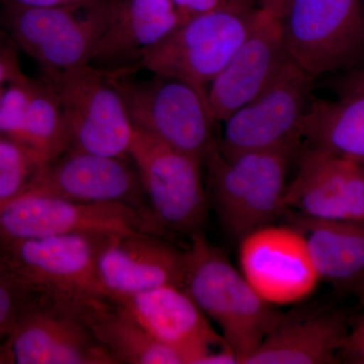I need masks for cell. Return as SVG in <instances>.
Wrapping results in <instances>:
<instances>
[{
  "label": "cell",
  "instance_id": "obj_16",
  "mask_svg": "<svg viewBox=\"0 0 364 364\" xmlns=\"http://www.w3.org/2000/svg\"><path fill=\"white\" fill-rule=\"evenodd\" d=\"M289 60L282 21L258 7L245 40L208 87V105L215 121L223 123L257 97Z\"/></svg>",
  "mask_w": 364,
  "mask_h": 364
},
{
  "label": "cell",
  "instance_id": "obj_3",
  "mask_svg": "<svg viewBox=\"0 0 364 364\" xmlns=\"http://www.w3.org/2000/svg\"><path fill=\"white\" fill-rule=\"evenodd\" d=\"M109 75L136 130L203 161L217 147L218 123L208 100L193 86L154 73L138 78L136 70Z\"/></svg>",
  "mask_w": 364,
  "mask_h": 364
},
{
  "label": "cell",
  "instance_id": "obj_4",
  "mask_svg": "<svg viewBox=\"0 0 364 364\" xmlns=\"http://www.w3.org/2000/svg\"><path fill=\"white\" fill-rule=\"evenodd\" d=\"M64 235L0 245V261L37 296L79 306L109 299L97 269L100 239Z\"/></svg>",
  "mask_w": 364,
  "mask_h": 364
},
{
  "label": "cell",
  "instance_id": "obj_22",
  "mask_svg": "<svg viewBox=\"0 0 364 364\" xmlns=\"http://www.w3.org/2000/svg\"><path fill=\"white\" fill-rule=\"evenodd\" d=\"M72 306L117 364H184L177 352L154 338L112 299Z\"/></svg>",
  "mask_w": 364,
  "mask_h": 364
},
{
  "label": "cell",
  "instance_id": "obj_23",
  "mask_svg": "<svg viewBox=\"0 0 364 364\" xmlns=\"http://www.w3.org/2000/svg\"><path fill=\"white\" fill-rule=\"evenodd\" d=\"M306 145L364 162V91L313 97L299 126Z\"/></svg>",
  "mask_w": 364,
  "mask_h": 364
},
{
  "label": "cell",
  "instance_id": "obj_8",
  "mask_svg": "<svg viewBox=\"0 0 364 364\" xmlns=\"http://www.w3.org/2000/svg\"><path fill=\"white\" fill-rule=\"evenodd\" d=\"M129 158L140 177L158 233L200 231L208 212L203 160L136 129Z\"/></svg>",
  "mask_w": 364,
  "mask_h": 364
},
{
  "label": "cell",
  "instance_id": "obj_17",
  "mask_svg": "<svg viewBox=\"0 0 364 364\" xmlns=\"http://www.w3.org/2000/svg\"><path fill=\"white\" fill-rule=\"evenodd\" d=\"M147 231L109 235L100 239L98 279L111 299L155 287L182 286L186 253Z\"/></svg>",
  "mask_w": 364,
  "mask_h": 364
},
{
  "label": "cell",
  "instance_id": "obj_35",
  "mask_svg": "<svg viewBox=\"0 0 364 364\" xmlns=\"http://www.w3.org/2000/svg\"><path fill=\"white\" fill-rule=\"evenodd\" d=\"M363 279V291H364V275H363V279Z\"/></svg>",
  "mask_w": 364,
  "mask_h": 364
},
{
  "label": "cell",
  "instance_id": "obj_6",
  "mask_svg": "<svg viewBox=\"0 0 364 364\" xmlns=\"http://www.w3.org/2000/svg\"><path fill=\"white\" fill-rule=\"evenodd\" d=\"M280 21L289 56L315 80L364 62V0H293Z\"/></svg>",
  "mask_w": 364,
  "mask_h": 364
},
{
  "label": "cell",
  "instance_id": "obj_32",
  "mask_svg": "<svg viewBox=\"0 0 364 364\" xmlns=\"http://www.w3.org/2000/svg\"><path fill=\"white\" fill-rule=\"evenodd\" d=\"M338 86L340 95L364 91V62L355 68L344 72L343 78L340 80Z\"/></svg>",
  "mask_w": 364,
  "mask_h": 364
},
{
  "label": "cell",
  "instance_id": "obj_28",
  "mask_svg": "<svg viewBox=\"0 0 364 364\" xmlns=\"http://www.w3.org/2000/svg\"><path fill=\"white\" fill-rule=\"evenodd\" d=\"M184 21L225 9L254 6V0H172Z\"/></svg>",
  "mask_w": 364,
  "mask_h": 364
},
{
  "label": "cell",
  "instance_id": "obj_15",
  "mask_svg": "<svg viewBox=\"0 0 364 364\" xmlns=\"http://www.w3.org/2000/svg\"><path fill=\"white\" fill-rule=\"evenodd\" d=\"M284 193L286 212L332 220H364L360 163L306 145Z\"/></svg>",
  "mask_w": 364,
  "mask_h": 364
},
{
  "label": "cell",
  "instance_id": "obj_18",
  "mask_svg": "<svg viewBox=\"0 0 364 364\" xmlns=\"http://www.w3.org/2000/svg\"><path fill=\"white\" fill-rule=\"evenodd\" d=\"M112 301L158 341L177 352L184 364H198L215 348L228 346L181 287L167 284Z\"/></svg>",
  "mask_w": 364,
  "mask_h": 364
},
{
  "label": "cell",
  "instance_id": "obj_31",
  "mask_svg": "<svg viewBox=\"0 0 364 364\" xmlns=\"http://www.w3.org/2000/svg\"><path fill=\"white\" fill-rule=\"evenodd\" d=\"M21 72L18 58L13 50H0V85H6Z\"/></svg>",
  "mask_w": 364,
  "mask_h": 364
},
{
  "label": "cell",
  "instance_id": "obj_19",
  "mask_svg": "<svg viewBox=\"0 0 364 364\" xmlns=\"http://www.w3.org/2000/svg\"><path fill=\"white\" fill-rule=\"evenodd\" d=\"M183 21L172 0H111L90 64L109 73L138 70L144 56Z\"/></svg>",
  "mask_w": 364,
  "mask_h": 364
},
{
  "label": "cell",
  "instance_id": "obj_12",
  "mask_svg": "<svg viewBox=\"0 0 364 364\" xmlns=\"http://www.w3.org/2000/svg\"><path fill=\"white\" fill-rule=\"evenodd\" d=\"M0 363L117 364L73 306L36 296L0 346Z\"/></svg>",
  "mask_w": 364,
  "mask_h": 364
},
{
  "label": "cell",
  "instance_id": "obj_11",
  "mask_svg": "<svg viewBox=\"0 0 364 364\" xmlns=\"http://www.w3.org/2000/svg\"><path fill=\"white\" fill-rule=\"evenodd\" d=\"M138 231L156 234L139 210L124 203L72 202L26 191L0 205V245L64 235Z\"/></svg>",
  "mask_w": 364,
  "mask_h": 364
},
{
  "label": "cell",
  "instance_id": "obj_24",
  "mask_svg": "<svg viewBox=\"0 0 364 364\" xmlns=\"http://www.w3.org/2000/svg\"><path fill=\"white\" fill-rule=\"evenodd\" d=\"M16 142L33 150L46 164L69 149V136L61 105L44 78L36 80Z\"/></svg>",
  "mask_w": 364,
  "mask_h": 364
},
{
  "label": "cell",
  "instance_id": "obj_27",
  "mask_svg": "<svg viewBox=\"0 0 364 364\" xmlns=\"http://www.w3.org/2000/svg\"><path fill=\"white\" fill-rule=\"evenodd\" d=\"M36 296L0 261V346Z\"/></svg>",
  "mask_w": 364,
  "mask_h": 364
},
{
  "label": "cell",
  "instance_id": "obj_29",
  "mask_svg": "<svg viewBox=\"0 0 364 364\" xmlns=\"http://www.w3.org/2000/svg\"><path fill=\"white\" fill-rule=\"evenodd\" d=\"M340 361L364 364V318L349 330L340 351Z\"/></svg>",
  "mask_w": 364,
  "mask_h": 364
},
{
  "label": "cell",
  "instance_id": "obj_1",
  "mask_svg": "<svg viewBox=\"0 0 364 364\" xmlns=\"http://www.w3.org/2000/svg\"><path fill=\"white\" fill-rule=\"evenodd\" d=\"M182 289L213 322L219 326L239 363L253 353L282 317L254 291L241 270L205 238L189 235Z\"/></svg>",
  "mask_w": 364,
  "mask_h": 364
},
{
  "label": "cell",
  "instance_id": "obj_33",
  "mask_svg": "<svg viewBox=\"0 0 364 364\" xmlns=\"http://www.w3.org/2000/svg\"><path fill=\"white\" fill-rule=\"evenodd\" d=\"M293 0H258L259 9L282 20Z\"/></svg>",
  "mask_w": 364,
  "mask_h": 364
},
{
  "label": "cell",
  "instance_id": "obj_7",
  "mask_svg": "<svg viewBox=\"0 0 364 364\" xmlns=\"http://www.w3.org/2000/svg\"><path fill=\"white\" fill-rule=\"evenodd\" d=\"M43 78L58 97L69 149L129 158L135 128L109 72L88 64Z\"/></svg>",
  "mask_w": 364,
  "mask_h": 364
},
{
  "label": "cell",
  "instance_id": "obj_10",
  "mask_svg": "<svg viewBox=\"0 0 364 364\" xmlns=\"http://www.w3.org/2000/svg\"><path fill=\"white\" fill-rule=\"evenodd\" d=\"M314 81L289 60L262 92L223 122L219 152L231 158L253 151L301 146L299 126L313 98Z\"/></svg>",
  "mask_w": 364,
  "mask_h": 364
},
{
  "label": "cell",
  "instance_id": "obj_25",
  "mask_svg": "<svg viewBox=\"0 0 364 364\" xmlns=\"http://www.w3.org/2000/svg\"><path fill=\"white\" fill-rule=\"evenodd\" d=\"M46 165L23 144L0 136V205L25 193Z\"/></svg>",
  "mask_w": 364,
  "mask_h": 364
},
{
  "label": "cell",
  "instance_id": "obj_21",
  "mask_svg": "<svg viewBox=\"0 0 364 364\" xmlns=\"http://www.w3.org/2000/svg\"><path fill=\"white\" fill-rule=\"evenodd\" d=\"M287 221L305 237L320 279L350 284L364 275V220L317 219L293 212Z\"/></svg>",
  "mask_w": 364,
  "mask_h": 364
},
{
  "label": "cell",
  "instance_id": "obj_30",
  "mask_svg": "<svg viewBox=\"0 0 364 364\" xmlns=\"http://www.w3.org/2000/svg\"><path fill=\"white\" fill-rule=\"evenodd\" d=\"M97 0H0L2 9H37L85 6Z\"/></svg>",
  "mask_w": 364,
  "mask_h": 364
},
{
  "label": "cell",
  "instance_id": "obj_14",
  "mask_svg": "<svg viewBox=\"0 0 364 364\" xmlns=\"http://www.w3.org/2000/svg\"><path fill=\"white\" fill-rule=\"evenodd\" d=\"M26 191L72 202L124 203L139 210L158 233L140 177L127 158L68 149L46 165Z\"/></svg>",
  "mask_w": 364,
  "mask_h": 364
},
{
  "label": "cell",
  "instance_id": "obj_34",
  "mask_svg": "<svg viewBox=\"0 0 364 364\" xmlns=\"http://www.w3.org/2000/svg\"><path fill=\"white\" fill-rule=\"evenodd\" d=\"M360 165H361V168H363V174H364V162L360 163Z\"/></svg>",
  "mask_w": 364,
  "mask_h": 364
},
{
  "label": "cell",
  "instance_id": "obj_5",
  "mask_svg": "<svg viewBox=\"0 0 364 364\" xmlns=\"http://www.w3.org/2000/svg\"><path fill=\"white\" fill-rule=\"evenodd\" d=\"M257 11L238 7L193 16L150 50L139 69L184 81L208 102L210 83L245 40Z\"/></svg>",
  "mask_w": 364,
  "mask_h": 364
},
{
  "label": "cell",
  "instance_id": "obj_13",
  "mask_svg": "<svg viewBox=\"0 0 364 364\" xmlns=\"http://www.w3.org/2000/svg\"><path fill=\"white\" fill-rule=\"evenodd\" d=\"M239 263L254 291L272 306L303 301L321 280L305 237L293 225H268L244 237Z\"/></svg>",
  "mask_w": 364,
  "mask_h": 364
},
{
  "label": "cell",
  "instance_id": "obj_2",
  "mask_svg": "<svg viewBox=\"0 0 364 364\" xmlns=\"http://www.w3.org/2000/svg\"><path fill=\"white\" fill-rule=\"evenodd\" d=\"M301 147L253 151L231 158L215 147L205 158L215 213L230 236L240 241L284 217L289 164Z\"/></svg>",
  "mask_w": 364,
  "mask_h": 364
},
{
  "label": "cell",
  "instance_id": "obj_9",
  "mask_svg": "<svg viewBox=\"0 0 364 364\" xmlns=\"http://www.w3.org/2000/svg\"><path fill=\"white\" fill-rule=\"evenodd\" d=\"M109 7L111 0H97L85 6L4 11L16 44L48 74L91 63Z\"/></svg>",
  "mask_w": 364,
  "mask_h": 364
},
{
  "label": "cell",
  "instance_id": "obj_20",
  "mask_svg": "<svg viewBox=\"0 0 364 364\" xmlns=\"http://www.w3.org/2000/svg\"><path fill=\"white\" fill-rule=\"evenodd\" d=\"M349 328L341 314H282L243 364L339 363Z\"/></svg>",
  "mask_w": 364,
  "mask_h": 364
},
{
  "label": "cell",
  "instance_id": "obj_26",
  "mask_svg": "<svg viewBox=\"0 0 364 364\" xmlns=\"http://www.w3.org/2000/svg\"><path fill=\"white\" fill-rule=\"evenodd\" d=\"M35 85L23 72L7 83L0 98V136L16 141Z\"/></svg>",
  "mask_w": 364,
  "mask_h": 364
}]
</instances>
